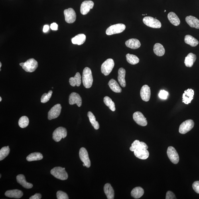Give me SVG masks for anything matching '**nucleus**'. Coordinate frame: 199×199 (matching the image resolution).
Wrapping results in <instances>:
<instances>
[{
	"label": "nucleus",
	"instance_id": "29",
	"mask_svg": "<svg viewBox=\"0 0 199 199\" xmlns=\"http://www.w3.org/2000/svg\"><path fill=\"white\" fill-rule=\"evenodd\" d=\"M167 17L170 23L175 26H178L180 23L179 18L173 12H170L168 14Z\"/></svg>",
	"mask_w": 199,
	"mask_h": 199
},
{
	"label": "nucleus",
	"instance_id": "20",
	"mask_svg": "<svg viewBox=\"0 0 199 199\" xmlns=\"http://www.w3.org/2000/svg\"><path fill=\"white\" fill-rule=\"evenodd\" d=\"M148 149V146L145 143L143 142H140L139 140H136L132 144L131 147L130 148V150L133 152L135 150L138 149Z\"/></svg>",
	"mask_w": 199,
	"mask_h": 199
},
{
	"label": "nucleus",
	"instance_id": "49",
	"mask_svg": "<svg viewBox=\"0 0 199 199\" xmlns=\"http://www.w3.org/2000/svg\"><path fill=\"white\" fill-rule=\"evenodd\" d=\"M2 100V99L1 98V97H0V101H1Z\"/></svg>",
	"mask_w": 199,
	"mask_h": 199
},
{
	"label": "nucleus",
	"instance_id": "3",
	"mask_svg": "<svg viewBox=\"0 0 199 199\" xmlns=\"http://www.w3.org/2000/svg\"><path fill=\"white\" fill-rule=\"evenodd\" d=\"M51 173L56 178L62 180H66L68 177L65 168L60 167H54L51 171Z\"/></svg>",
	"mask_w": 199,
	"mask_h": 199
},
{
	"label": "nucleus",
	"instance_id": "25",
	"mask_svg": "<svg viewBox=\"0 0 199 199\" xmlns=\"http://www.w3.org/2000/svg\"><path fill=\"white\" fill-rule=\"evenodd\" d=\"M104 190L107 199H113L114 198V192L113 188L109 183L105 184L104 187Z\"/></svg>",
	"mask_w": 199,
	"mask_h": 199
},
{
	"label": "nucleus",
	"instance_id": "21",
	"mask_svg": "<svg viewBox=\"0 0 199 199\" xmlns=\"http://www.w3.org/2000/svg\"><path fill=\"white\" fill-rule=\"evenodd\" d=\"M186 21L191 27L199 29V20L197 18L192 16H188L186 18Z\"/></svg>",
	"mask_w": 199,
	"mask_h": 199
},
{
	"label": "nucleus",
	"instance_id": "31",
	"mask_svg": "<svg viewBox=\"0 0 199 199\" xmlns=\"http://www.w3.org/2000/svg\"><path fill=\"white\" fill-rule=\"evenodd\" d=\"M144 191L143 189L140 187L134 188L131 192V196L133 198L138 199L143 196Z\"/></svg>",
	"mask_w": 199,
	"mask_h": 199
},
{
	"label": "nucleus",
	"instance_id": "52",
	"mask_svg": "<svg viewBox=\"0 0 199 199\" xmlns=\"http://www.w3.org/2000/svg\"><path fill=\"white\" fill-rule=\"evenodd\" d=\"M166 12V10H165V11H164V12Z\"/></svg>",
	"mask_w": 199,
	"mask_h": 199
},
{
	"label": "nucleus",
	"instance_id": "42",
	"mask_svg": "<svg viewBox=\"0 0 199 199\" xmlns=\"http://www.w3.org/2000/svg\"><path fill=\"white\" fill-rule=\"evenodd\" d=\"M168 93L167 91L164 90L160 91L159 96L160 99L165 100L167 99Z\"/></svg>",
	"mask_w": 199,
	"mask_h": 199
},
{
	"label": "nucleus",
	"instance_id": "38",
	"mask_svg": "<svg viewBox=\"0 0 199 199\" xmlns=\"http://www.w3.org/2000/svg\"><path fill=\"white\" fill-rule=\"evenodd\" d=\"M10 151L9 146L3 147L0 150V160H3L7 156Z\"/></svg>",
	"mask_w": 199,
	"mask_h": 199
},
{
	"label": "nucleus",
	"instance_id": "18",
	"mask_svg": "<svg viewBox=\"0 0 199 199\" xmlns=\"http://www.w3.org/2000/svg\"><path fill=\"white\" fill-rule=\"evenodd\" d=\"M133 152L136 157L139 159L145 160L149 157V152L147 149H136Z\"/></svg>",
	"mask_w": 199,
	"mask_h": 199
},
{
	"label": "nucleus",
	"instance_id": "26",
	"mask_svg": "<svg viewBox=\"0 0 199 199\" xmlns=\"http://www.w3.org/2000/svg\"><path fill=\"white\" fill-rule=\"evenodd\" d=\"M197 59V56L195 54L190 53L185 58L184 61V64L187 67H192L195 62Z\"/></svg>",
	"mask_w": 199,
	"mask_h": 199
},
{
	"label": "nucleus",
	"instance_id": "34",
	"mask_svg": "<svg viewBox=\"0 0 199 199\" xmlns=\"http://www.w3.org/2000/svg\"><path fill=\"white\" fill-rule=\"evenodd\" d=\"M43 156L41 153L39 152H34L28 155L26 158V159L28 162H32L41 160L43 159Z\"/></svg>",
	"mask_w": 199,
	"mask_h": 199
},
{
	"label": "nucleus",
	"instance_id": "15",
	"mask_svg": "<svg viewBox=\"0 0 199 199\" xmlns=\"http://www.w3.org/2000/svg\"><path fill=\"white\" fill-rule=\"evenodd\" d=\"M194 91L192 89H188L184 91L182 95V102L186 104L190 103L194 98Z\"/></svg>",
	"mask_w": 199,
	"mask_h": 199
},
{
	"label": "nucleus",
	"instance_id": "17",
	"mask_svg": "<svg viewBox=\"0 0 199 199\" xmlns=\"http://www.w3.org/2000/svg\"><path fill=\"white\" fill-rule=\"evenodd\" d=\"M140 95L141 99L145 101L149 100L151 97V91L149 87L147 85H144L141 88L140 91Z\"/></svg>",
	"mask_w": 199,
	"mask_h": 199
},
{
	"label": "nucleus",
	"instance_id": "24",
	"mask_svg": "<svg viewBox=\"0 0 199 199\" xmlns=\"http://www.w3.org/2000/svg\"><path fill=\"white\" fill-rule=\"evenodd\" d=\"M125 74L126 71L123 68L119 69L118 71V80L120 85L123 88H125L126 86V83L125 80Z\"/></svg>",
	"mask_w": 199,
	"mask_h": 199
},
{
	"label": "nucleus",
	"instance_id": "35",
	"mask_svg": "<svg viewBox=\"0 0 199 199\" xmlns=\"http://www.w3.org/2000/svg\"><path fill=\"white\" fill-rule=\"evenodd\" d=\"M88 116L89 121L94 129L96 130L98 129L100 127L99 124L98 122L96 121V118L94 114L91 111H89L88 113Z\"/></svg>",
	"mask_w": 199,
	"mask_h": 199
},
{
	"label": "nucleus",
	"instance_id": "16",
	"mask_svg": "<svg viewBox=\"0 0 199 199\" xmlns=\"http://www.w3.org/2000/svg\"><path fill=\"white\" fill-rule=\"evenodd\" d=\"M69 101L70 105L76 104L79 107H80L82 104V98L80 95L76 93L73 92L70 95Z\"/></svg>",
	"mask_w": 199,
	"mask_h": 199
},
{
	"label": "nucleus",
	"instance_id": "36",
	"mask_svg": "<svg viewBox=\"0 0 199 199\" xmlns=\"http://www.w3.org/2000/svg\"><path fill=\"white\" fill-rule=\"evenodd\" d=\"M104 102L109 109L112 111H114L115 110V105L114 102L108 96H105L104 98Z\"/></svg>",
	"mask_w": 199,
	"mask_h": 199
},
{
	"label": "nucleus",
	"instance_id": "40",
	"mask_svg": "<svg viewBox=\"0 0 199 199\" xmlns=\"http://www.w3.org/2000/svg\"><path fill=\"white\" fill-rule=\"evenodd\" d=\"M52 91L50 90L49 91L48 93H44L42 95L41 99V101L42 103H45L47 102L50 100L51 97L52 95Z\"/></svg>",
	"mask_w": 199,
	"mask_h": 199
},
{
	"label": "nucleus",
	"instance_id": "2",
	"mask_svg": "<svg viewBox=\"0 0 199 199\" xmlns=\"http://www.w3.org/2000/svg\"><path fill=\"white\" fill-rule=\"evenodd\" d=\"M23 70L26 72H32L35 71L38 66V62L34 58H30L25 62L20 64Z\"/></svg>",
	"mask_w": 199,
	"mask_h": 199
},
{
	"label": "nucleus",
	"instance_id": "1",
	"mask_svg": "<svg viewBox=\"0 0 199 199\" xmlns=\"http://www.w3.org/2000/svg\"><path fill=\"white\" fill-rule=\"evenodd\" d=\"M82 82L85 88H90L92 86L93 82L92 72L88 67L85 68L83 70Z\"/></svg>",
	"mask_w": 199,
	"mask_h": 199
},
{
	"label": "nucleus",
	"instance_id": "51",
	"mask_svg": "<svg viewBox=\"0 0 199 199\" xmlns=\"http://www.w3.org/2000/svg\"><path fill=\"white\" fill-rule=\"evenodd\" d=\"M1 176H0V178H1Z\"/></svg>",
	"mask_w": 199,
	"mask_h": 199
},
{
	"label": "nucleus",
	"instance_id": "12",
	"mask_svg": "<svg viewBox=\"0 0 199 199\" xmlns=\"http://www.w3.org/2000/svg\"><path fill=\"white\" fill-rule=\"evenodd\" d=\"M80 159L84 163L85 166L89 168L91 166V163L89 159L88 153L86 149L84 148H81L79 152Z\"/></svg>",
	"mask_w": 199,
	"mask_h": 199
},
{
	"label": "nucleus",
	"instance_id": "43",
	"mask_svg": "<svg viewBox=\"0 0 199 199\" xmlns=\"http://www.w3.org/2000/svg\"><path fill=\"white\" fill-rule=\"evenodd\" d=\"M192 187L194 191L199 194V181L194 182L192 184Z\"/></svg>",
	"mask_w": 199,
	"mask_h": 199
},
{
	"label": "nucleus",
	"instance_id": "44",
	"mask_svg": "<svg viewBox=\"0 0 199 199\" xmlns=\"http://www.w3.org/2000/svg\"><path fill=\"white\" fill-rule=\"evenodd\" d=\"M166 199H176L175 195L174 194L173 192L171 191H168L166 193Z\"/></svg>",
	"mask_w": 199,
	"mask_h": 199
},
{
	"label": "nucleus",
	"instance_id": "45",
	"mask_svg": "<svg viewBox=\"0 0 199 199\" xmlns=\"http://www.w3.org/2000/svg\"><path fill=\"white\" fill-rule=\"evenodd\" d=\"M41 198V195L40 194L36 193L30 197V199H40Z\"/></svg>",
	"mask_w": 199,
	"mask_h": 199
},
{
	"label": "nucleus",
	"instance_id": "22",
	"mask_svg": "<svg viewBox=\"0 0 199 199\" xmlns=\"http://www.w3.org/2000/svg\"><path fill=\"white\" fill-rule=\"evenodd\" d=\"M16 180L18 183L23 187L24 188L27 189L31 188L33 187V185L31 183H29L26 181L25 176L23 174H19L16 177Z\"/></svg>",
	"mask_w": 199,
	"mask_h": 199
},
{
	"label": "nucleus",
	"instance_id": "28",
	"mask_svg": "<svg viewBox=\"0 0 199 199\" xmlns=\"http://www.w3.org/2000/svg\"><path fill=\"white\" fill-rule=\"evenodd\" d=\"M86 39V36L85 34H79L72 38V42L73 44L81 45L84 43Z\"/></svg>",
	"mask_w": 199,
	"mask_h": 199
},
{
	"label": "nucleus",
	"instance_id": "7",
	"mask_svg": "<svg viewBox=\"0 0 199 199\" xmlns=\"http://www.w3.org/2000/svg\"><path fill=\"white\" fill-rule=\"evenodd\" d=\"M143 22L146 25L150 27L159 28L162 26L161 22L159 20L150 16H147L144 17L143 19Z\"/></svg>",
	"mask_w": 199,
	"mask_h": 199
},
{
	"label": "nucleus",
	"instance_id": "27",
	"mask_svg": "<svg viewBox=\"0 0 199 199\" xmlns=\"http://www.w3.org/2000/svg\"><path fill=\"white\" fill-rule=\"evenodd\" d=\"M71 86H80L81 84V76L79 72H77L74 77H71L69 80Z\"/></svg>",
	"mask_w": 199,
	"mask_h": 199
},
{
	"label": "nucleus",
	"instance_id": "48",
	"mask_svg": "<svg viewBox=\"0 0 199 199\" xmlns=\"http://www.w3.org/2000/svg\"><path fill=\"white\" fill-rule=\"evenodd\" d=\"M2 66V63L1 62H0V68H1Z\"/></svg>",
	"mask_w": 199,
	"mask_h": 199
},
{
	"label": "nucleus",
	"instance_id": "47",
	"mask_svg": "<svg viewBox=\"0 0 199 199\" xmlns=\"http://www.w3.org/2000/svg\"><path fill=\"white\" fill-rule=\"evenodd\" d=\"M49 30V26L48 25H44L43 27V31L44 32H47Z\"/></svg>",
	"mask_w": 199,
	"mask_h": 199
},
{
	"label": "nucleus",
	"instance_id": "14",
	"mask_svg": "<svg viewBox=\"0 0 199 199\" xmlns=\"http://www.w3.org/2000/svg\"><path fill=\"white\" fill-rule=\"evenodd\" d=\"M94 3L92 1H86L83 2L81 5L80 12L83 15H86L94 7Z\"/></svg>",
	"mask_w": 199,
	"mask_h": 199
},
{
	"label": "nucleus",
	"instance_id": "5",
	"mask_svg": "<svg viewBox=\"0 0 199 199\" xmlns=\"http://www.w3.org/2000/svg\"><path fill=\"white\" fill-rule=\"evenodd\" d=\"M67 135L66 128L59 127L55 130L52 134V138L56 142H60L62 138H64Z\"/></svg>",
	"mask_w": 199,
	"mask_h": 199
},
{
	"label": "nucleus",
	"instance_id": "6",
	"mask_svg": "<svg viewBox=\"0 0 199 199\" xmlns=\"http://www.w3.org/2000/svg\"><path fill=\"white\" fill-rule=\"evenodd\" d=\"M126 26L123 24H117L109 27L106 31L107 35L119 34L123 32L125 29Z\"/></svg>",
	"mask_w": 199,
	"mask_h": 199
},
{
	"label": "nucleus",
	"instance_id": "23",
	"mask_svg": "<svg viewBox=\"0 0 199 199\" xmlns=\"http://www.w3.org/2000/svg\"><path fill=\"white\" fill-rule=\"evenodd\" d=\"M125 44L127 47L132 49H137L141 46L139 41L135 38H132L126 41Z\"/></svg>",
	"mask_w": 199,
	"mask_h": 199
},
{
	"label": "nucleus",
	"instance_id": "19",
	"mask_svg": "<svg viewBox=\"0 0 199 199\" xmlns=\"http://www.w3.org/2000/svg\"><path fill=\"white\" fill-rule=\"evenodd\" d=\"M5 196L8 197L19 199L23 196V193L19 190H8L5 192Z\"/></svg>",
	"mask_w": 199,
	"mask_h": 199
},
{
	"label": "nucleus",
	"instance_id": "41",
	"mask_svg": "<svg viewBox=\"0 0 199 199\" xmlns=\"http://www.w3.org/2000/svg\"><path fill=\"white\" fill-rule=\"evenodd\" d=\"M57 198L58 199H68V195L66 192L59 191L56 193Z\"/></svg>",
	"mask_w": 199,
	"mask_h": 199
},
{
	"label": "nucleus",
	"instance_id": "13",
	"mask_svg": "<svg viewBox=\"0 0 199 199\" xmlns=\"http://www.w3.org/2000/svg\"><path fill=\"white\" fill-rule=\"evenodd\" d=\"M133 118L134 120L138 125L143 127L146 126L147 125L148 122L147 119L140 112H136L133 114Z\"/></svg>",
	"mask_w": 199,
	"mask_h": 199
},
{
	"label": "nucleus",
	"instance_id": "39",
	"mask_svg": "<svg viewBox=\"0 0 199 199\" xmlns=\"http://www.w3.org/2000/svg\"><path fill=\"white\" fill-rule=\"evenodd\" d=\"M29 121L27 117L24 116H22L19 119V125L21 128H25L29 124Z\"/></svg>",
	"mask_w": 199,
	"mask_h": 199
},
{
	"label": "nucleus",
	"instance_id": "50",
	"mask_svg": "<svg viewBox=\"0 0 199 199\" xmlns=\"http://www.w3.org/2000/svg\"><path fill=\"white\" fill-rule=\"evenodd\" d=\"M83 166H85V165L84 163L83 164Z\"/></svg>",
	"mask_w": 199,
	"mask_h": 199
},
{
	"label": "nucleus",
	"instance_id": "11",
	"mask_svg": "<svg viewBox=\"0 0 199 199\" xmlns=\"http://www.w3.org/2000/svg\"><path fill=\"white\" fill-rule=\"evenodd\" d=\"M61 109V106L59 104L55 105L48 112V119L50 120L57 118L60 115Z\"/></svg>",
	"mask_w": 199,
	"mask_h": 199
},
{
	"label": "nucleus",
	"instance_id": "33",
	"mask_svg": "<svg viewBox=\"0 0 199 199\" xmlns=\"http://www.w3.org/2000/svg\"><path fill=\"white\" fill-rule=\"evenodd\" d=\"M184 41L186 44L189 45L192 47L197 46L199 44L197 40L190 35H187L185 36Z\"/></svg>",
	"mask_w": 199,
	"mask_h": 199
},
{
	"label": "nucleus",
	"instance_id": "4",
	"mask_svg": "<svg viewBox=\"0 0 199 199\" xmlns=\"http://www.w3.org/2000/svg\"><path fill=\"white\" fill-rule=\"evenodd\" d=\"M114 66V61L112 59H108L101 65V72L104 75H109L111 72Z\"/></svg>",
	"mask_w": 199,
	"mask_h": 199
},
{
	"label": "nucleus",
	"instance_id": "32",
	"mask_svg": "<svg viewBox=\"0 0 199 199\" xmlns=\"http://www.w3.org/2000/svg\"><path fill=\"white\" fill-rule=\"evenodd\" d=\"M153 51L156 56H163L165 52L163 46L160 43H156L154 45Z\"/></svg>",
	"mask_w": 199,
	"mask_h": 199
},
{
	"label": "nucleus",
	"instance_id": "9",
	"mask_svg": "<svg viewBox=\"0 0 199 199\" xmlns=\"http://www.w3.org/2000/svg\"><path fill=\"white\" fill-rule=\"evenodd\" d=\"M65 20L67 23H72L76 21V14L74 9L72 8L66 9L64 11Z\"/></svg>",
	"mask_w": 199,
	"mask_h": 199
},
{
	"label": "nucleus",
	"instance_id": "8",
	"mask_svg": "<svg viewBox=\"0 0 199 199\" xmlns=\"http://www.w3.org/2000/svg\"><path fill=\"white\" fill-rule=\"evenodd\" d=\"M194 125L193 121L192 119H188L183 122L180 126L179 132L180 133L185 134L187 133L193 129Z\"/></svg>",
	"mask_w": 199,
	"mask_h": 199
},
{
	"label": "nucleus",
	"instance_id": "37",
	"mask_svg": "<svg viewBox=\"0 0 199 199\" xmlns=\"http://www.w3.org/2000/svg\"><path fill=\"white\" fill-rule=\"evenodd\" d=\"M127 62L131 65H136L138 63L139 60L137 56L133 54H128L126 55Z\"/></svg>",
	"mask_w": 199,
	"mask_h": 199
},
{
	"label": "nucleus",
	"instance_id": "30",
	"mask_svg": "<svg viewBox=\"0 0 199 199\" xmlns=\"http://www.w3.org/2000/svg\"><path fill=\"white\" fill-rule=\"evenodd\" d=\"M108 85L111 90L113 91L114 92L117 93L121 92L122 89L120 87L117 81L114 80V79H111L109 81Z\"/></svg>",
	"mask_w": 199,
	"mask_h": 199
},
{
	"label": "nucleus",
	"instance_id": "10",
	"mask_svg": "<svg viewBox=\"0 0 199 199\" xmlns=\"http://www.w3.org/2000/svg\"><path fill=\"white\" fill-rule=\"evenodd\" d=\"M167 155L168 158L172 163L177 164L179 162V155L174 147H169L168 148Z\"/></svg>",
	"mask_w": 199,
	"mask_h": 199
},
{
	"label": "nucleus",
	"instance_id": "46",
	"mask_svg": "<svg viewBox=\"0 0 199 199\" xmlns=\"http://www.w3.org/2000/svg\"><path fill=\"white\" fill-rule=\"evenodd\" d=\"M50 28L53 30H58V25L56 23H52L51 24Z\"/></svg>",
	"mask_w": 199,
	"mask_h": 199
}]
</instances>
